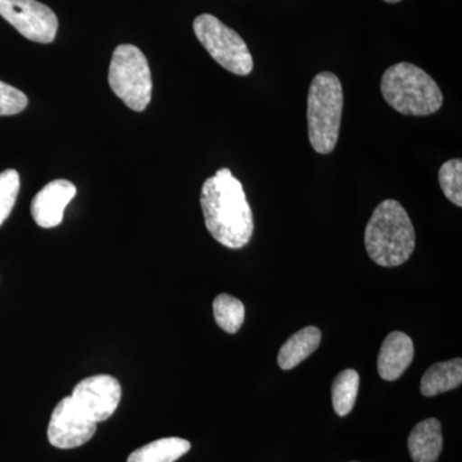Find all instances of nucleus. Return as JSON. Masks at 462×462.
Wrapping results in <instances>:
<instances>
[{
  "mask_svg": "<svg viewBox=\"0 0 462 462\" xmlns=\"http://www.w3.org/2000/svg\"><path fill=\"white\" fill-rule=\"evenodd\" d=\"M190 448V442L182 438H162L134 451L127 462H175Z\"/></svg>",
  "mask_w": 462,
  "mask_h": 462,
  "instance_id": "nucleus-15",
  "label": "nucleus"
},
{
  "mask_svg": "<svg viewBox=\"0 0 462 462\" xmlns=\"http://www.w3.org/2000/svg\"><path fill=\"white\" fill-rule=\"evenodd\" d=\"M415 240L410 216L400 202L387 199L374 209L365 230V247L374 263L400 266L411 257Z\"/></svg>",
  "mask_w": 462,
  "mask_h": 462,
  "instance_id": "nucleus-2",
  "label": "nucleus"
},
{
  "mask_svg": "<svg viewBox=\"0 0 462 462\" xmlns=\"http://www.w3.org/2000/svg\"><path fill=\"white\" fill-rule=\"evenodd\" d=\"M343 112V88L333 72H320L310 85L307 98L309 138L318 153L329 154L338 143Z\"/></svg>",
  "mask_w": 462,
  "mask_h": 462,
  "instance_id": "nucleus-4",
  "label": "nucleus"
},
{
  "mask_svg": "<svg viewBox=\"0 0 462 462\" xmlns=\"http://www.w3.org/2000/svg\"><path fill=\"white\" fill-rule=\"evenodd\" d=\"M200 206L207 230L220 245L231 249L245 247L254 236V214L242 182L229 169H221L207 179L200 191Z\"/></svg>",
  "mask_w": 462,
  "mask_h": 462,
  "instance_id": "nucleus-1",
  "label": "nucleus"
},
{
  "mask_svg": "<svg viewBox=\"0 0 462 462\" xmlns=\"http://www.w3.org/2000/svg\"><path fill=\"white\" fill-rule=\"evenodd\" d=\"M20 187V175L16 170L0 172V226L11 215Z\"/></svg>",
  "mask_w": 462,
  "mask_h": 462,
  "instance_id": "nucleus-19",
  "label": "nucleus"
},
{
  "mask_svg": "<svg viewBox=\"0 0 462 462\" xmlns=\"http://www.w3.org/2000/svg\"><path fill=\"white\" fill-rule=\"evenodd\" d=\"M412 339L402 331H393L383 342L378 356L380 378L393 382L400 379L413 360Z\"/></svg>",
  "mask_w": 462,
  "mask_h": 462,
  "instance_id": "nucleus-11",
  "label": "nucleus"
},
{
  "mask_svg": "<svg viewBox=\"0 0 462 462\" xmlns=\"http://www.w3.org/2000/svg\"><path fill=\"white\" fill-rule=\"evenodd\" d=\"M385 3H391V5H393V3L401 2V0H384Z\"/></svg>",
  "mask_w": 462,
  "mask_h": 462,
  "instance_id": "nucleus-21",
  "label": "nucleus"
},
{
  "mask_svg": "<svg viewBox=\"0 0 462 462\" xmlns=\"http://www.w3.org/2000/svg\"><path fill=\"white\" fill-rule=\"evenodd\" d=\"M193 29L200 44L218 65L234 75L251 74L254 58L238 32L224 25L212 14H200L197 17Z\"/></svg>",
  "mask_w": 462,
  "mask_h": 462,
  "instance_id": "nucleus-6",
  "label": "nucleus"
},
{
  "mask_svg": "<svg viewBox=\"0 0 462 462\" xmlns=\"http://www.w3.org/2000/svg\"><path fill=\"white\" fill-rule=\"evenodd\" d=\"M97 431V422L91 420L71 396L63 398L51 413L48 439L60 449L76 448L89 442Z\"/></svg>",
  "mask_w": 462,
  "mask_h": 462,
  "instance_id": "nucleus-8",
  "label": "nucleus"
},
{
  "mask_svg": "<svg viewBox=\"0 0 462 462\" xmlns=\"http://www.w3.org/2000/svg\"><path fill=\"white\" fill-rule=\"evenodd\" d=\"M76 191L75 184L69 180H54L45 185L32 199V215L35 223L44 229L58 226Z\"/></svg>",
  "mask_w": 462,
  "mask_h": 462,
  "instance_id": "nucleus-10",
  "label": "nucleus"
},
{
  "mask_svg": "<svg viewBox=\"0 0 462 462\" xmlns=\"http://www.w3.org/2000/svg\"><path fill=\"white\" fill-rule=\"evenodd\" d=\"M440 189L449 202L462 207V161L460 158L447 161L438 172Z\"/></svg>",
  "mask_w": 462,
  "mask_h": 462,
  "instance_id": "nucleus-18",
  "label": "nucleus"
},
{
  "mask_svg": "<svg viewBox=\"0 0 462 462\" xmlns=\"http://www.w3.org/2000/svg\"><path fill=\"white\" fill-rule=\"evenodd\" d=\"M108 83L125 105L136 112L144 111L152 99L151 69L143 51L132 44H121L112 54Z\"/></svg>",
  "mask_w": 462,
  "mask_h": 462,
  "instance_id": "nucleus-5",
  "label": "nucleus"
},
{
  "mask_svg": "<svg viewBox=\"0 0 462 462\" xmlns=\"http://www.w3.org/2000/svg\"><path fill=\"white\" fill-rule=\"evenodd\" d=\"M214 315L221 329L229 334H236L245 322V305L238 298L220 294L214 300Z\"/></svg>",
  "mask_w": 462,
  "mask_h": 462,
  "instance_id": "nucleus-17",
  "label": "nucleus"
},
{
  "mask_svg": "<svg viewBox=\"0 0 462 462\" xmlns=\"http://www.w3.org/2000/svg\"><path fill=\"white\" fill-rule=\"evenodd\" d=\"M29 105L26 94L0 81V116L20 114Z\"/></svg>",
  "mask_w": 462,
  "mask_h": 462,
  "instance_id": "nucleus-20",
  "label": "nucleus"
},
{
  "mask_svg": "<svg viewBox=\"0 0 462 462\" xmlns=\"http://www.w3.org/2000/svg\"><path fill=\"white\" fill-rule=\"evenodd\" d=\"M0 16L29 41L50 44L56 39V14L38 0H0Z\"/></svg>",
  "mask_w": 462,
  "mask_h": 462,
  "instance_id": "nucleus-7",
  "label": "nucleus"
},
{
  "mask_svg": "<svg viewBox=\"0 0 462 462\" xmlns=\"http://www.w3.org/2000/svg\"><path fill=\"white\" fill-rule=\"evenodd\" d=\"M383 98L401 115L430 116L443 106V94L434 79L420 67L401 62L382 78Z\"/></svg>",
  "mask_w": 462,
  "mask_h": 462,
  "instance_id": "nucleus-3",
  "label": "nucleus"
},
{
  "mask_svg": "<svg viewBox=\"0 0 462 462\" xmlns=\"http://www.w3.org/2000/svg\"><path fill=\"white\" fill-rule=\"evenodd\" d=\"M321 342V331L306 327L291 337L279 351L278 364L282 370H291L314 354Z\"/></svg>",
  "mask_w": 462,
  "mask_h": 462,
  "instance_id": "nucleus-13",
  "label": "nucleus"
},
{
  "mask_svg": "<svg viewBox=\"0 0 462 462\" xmlns=\"http://www.w3.org/2000/svg\"><path fill=\"white\" fill-rule=\"evenodd\" d=\"M461 383L462 361L454 358L430 367L422 375L420 391L425 397H434L460 387Z\"/></svg>",
  "mask_w": 462,
  "mask_h": 462,
  "instance_id": "nucleus-14",
  "label": "nucleus"
},
{
  "mask_svg": "<svg viewBox=\"0 0 462 462\" xmlns=\"http://www.w3.org/2000/svg\"><path fill=\"white\" fill-rule=\"evenodd\" d=\"M360 387V376L352 369L343 370L331 385V400L334 411L338 416H346L355 407Z\"/></svg>",
  "mask_w": 462,
  "mask_h": 462,
  "instance_id": "nucleus-16",
  "label": "nucleus"
},
{
  "mask_svg": "<svg viewBox=\"0 0 462 462\" xmlns=\"http://www.w3.org/2000/svg\"><path fill=\"white\" fill-rule=\"evenodd\" d=\"M121 384L111 375H94L81 380L72 391V398L94 422L106 421L120 404Z\"/></svg>",
  "mask_w": 462,
  "mask_h": 462,
  "instance_id": "nucleus-9",
  "label": "nucleus"
},
{
  "mask_svg": "<svg viewBox=\"0 0 462 462\" xmlns=\"http://www.w3.org/2000/svg\"><path fill=\"white\" fill-rule=\"evenodd\" d=\"M413 462H437L443 448L442 427L437 419H427L413 428L409 440Z\"/></svg>",
  "mask_w": 462,
  "mask_h": 462,
  "instance_id": "nucleus-12",
  "label": "nucleus"
}]
</instances>
